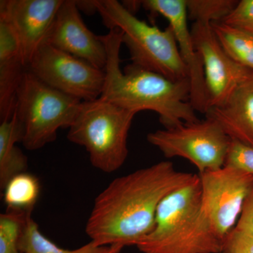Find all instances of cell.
Masks as SVG:
<instances>
[{
	"label": "cell",
	"instance_id": "1",
	"mask_svg": "<svg viewBox=\"0 0 253 253\" xmlns=\"http://www.w3.org/2000/svg\"><path fill=\"white\" fill-rule=\"evenodd\" d=\"M198 176L161 161L116 178L95 199L86 235L99 246H135L154 229L161 201Z\"/></svg>",
	"mask_w": 253,
	"mask_h": 253
},
{
	"label": "cell",
	"instance_id": "2",
	"mask_svg": "<svg viewBox=\"0 0 253 253\" xmlns=\"http://www.w3.org/2000/svg\"><path fill=\"white\" fill-rule=\"evenodd\" d=\"M100 38L106 45L107 63L99 99L136 113L154 111L165 129L200 121L190 103L189 80L171 81L132 63L121 71L122 32L115 28Z\"/></svg>",
	"mask_w": 253,
	"mask_h": 253
},
{
	"label": "cell",
	"instance_id": "3",
	"mask_svg": "<svg viewBox=\"0 0 253 253\" xmlns=\"http://www.w3.org/2000/svg\"><path fill=\"white\" fill-rule=\"evenodd\" d=\"M224 243L203 211L199 175L161 201L154 229L135 246L142 253H221Z\"/></svg>",
	"mask_w": 253,
	"mask_h": 253
},
{
	"label": "cell",
	"instance_id": "4",
	"mask_svg": "<svg viewBox=\"0 0 253 253\" xmlns=\"http://www.w3.org/2000/svg\"><path fill=\"white\" fill-rule=\"evenodd\" d=\"M96 12L109 30L123 33V44L131 63L173 81L189 80L175 36L170 26L161 30L139 19L117 0H93Z\"/></svg>",
	"mask_w": 253,
	"mask_h": 253
},
{
	"label": "cell",
	"instance_id": "5",
	"mask_svg": "<svg viewBox=\"0 0 253 253\" xmlns=\"http://www.w3.org/2000/svg\"><path fill=\"white\" fill-rule=\"evenodd\" d=\"M136 114L101 99L83 101L68 139L85 148L93 167L112 173L127 158L128 134Z\"/></svg>",
	"mask_w": 253,
	"mask_h": 253
},
{
	"label": "cell",
	"instance_id": "6",
	"mask_svg": "<svg viewBox=\"0 0 253 253\" xmlns=\"http://www.w3.org/2000/svg\"><path fill=\"white\" fill-rule=\"evenodd\" d=\"M83 101L55 89L26 70L16 95L15 113L23 130L22 144L36 151L56 140L61 128H70Z\"/></svg>",
	"mask_w": 253,
	"mask_h": 253
},
{
	"label": "cell",
	"instance_id": "7",
	"mask_svg": "<svg viewBox=\"0 0 253 253\" xmlns=\"http://www.w3.org/2000/svg\"><path fill=\"white\" fill-rule=\"evenodd\" d=\"M147 141L165 157L187 160L199 174L224 167L231 139L211 118L150 132Z\"/></svg>",
	"mask_w": 253,
	"mask_h": 253
},
{
	"label": "cell",
	"instance_id": "8",
	"mask_svg": "<svg viewBox=\"0 0 253 253\" xmlns=\"http://www.w3.org/2000/svg\"><path fill=\"white\" fill-rule=\"evenodd\" d=\"M27 70L47 85L82 101L99 99L104 89V71L46 43Z\"/></svg>",
	"mask_w": 253,
	"mask_h": 253
},
{
	"label": "cell",
	"instance_id": "9",
	"mask_svg": "<svg viewBox=\"0 0 253 253\" xmlns=\"http://www.w3.org/2000/svg\"><path fill=\"white\" fill-rule=\"evenodd\" d=\"M203 211L214 230L225 239L235 227L245 200L253 186V174L224 166L199 174Z\"/></svg>",
	"mask_w": 253,
	"mask_h": 253
},
{
	"label": "cell",
	"instance_id": "10",
	"mask_svg": "<svg viewBox=\"0 0 253 253\" xmlns=\"http://www.w3.org/2000/svg\"><path fill=\"white\" fill-rule=\"evenodd\" d=\"M191 32L204 64L208 111L222 104L253 71L231 59L218 41L211 24L194 23Z\"/></svg>",
	"mask_w": 253,
	"mask_h": 253
},
{
	"label": "cell",
	"instance_id": "11",
	"mask_svg": "<svg viewBox=\"0 0 253 253\" xmlns=\"http://www.w3.org/2000/svg\"><path fill=\"white\" fill-rule=\"evenodd\" d=\"M63 0H1L0 18L18 41L26 69L46 38Z\"/></svg>",
	"mask_w": 253,
	"mask_h": 253
},
{
	"label": "cell",
	"instance_id": "12",
	"mask_svg": "<svg viewBox=\"0 0 253 253\" xmlns=\"http://www.w3.org/2000/svg\"><path fill=\"white\" fill-rule=\"evenodd\" d=\"M141 6L151 14L166 18L175 36L181 58L188 71L190 103L196 111H207V93L204 64L195 47L191 29L188 26L186 0H144Z\"/></svg>",
	"mask_w": 253,
	"mask_h": 253
},
{
	"label": "cell",
	"instance_id": "13",
	"mask_svg": "<svg viewBox=\"0 0 253 253\" xmlns=\"http://www.w3.org/2000/svg\"><path fill=\"white\" fill-rule=\"evenodd\" d=\"M45 43L98 69L106 68V45L83 22L76 1L63 0Z\"/></svg>",
	"mask_w": 253,
	"mask_h": 253
},
{
	"label": "cell",
	"instance_id": "14",
	"mask_svg": "<svg viewBox=\"0 0 253 253\" xmlns=\"http://www.w3.org/2000/svg\"><path fill=\"white\" fill-rule=\"evenodd\" d=\"M205 115L217 122L231 140L253 149V73L222 104Z\"/></svg>",
	"mask_w": 253,
	"mask_h": 253
},
{
	"label": "cell",
	"instance_id": "15",
	"mask_svg": "<svg viewBox=\"0 0 253 253\" xmlns=\"http://www.w3.org/2000/svg\"><path fill=\"white\" fill-rule=\"evenodd\" d=\"M16 35L7 21L0 18V119H11L16 95L26 71Z\"/></svg>",
	"mask_w": 253,
	"mask_h": 253
},
{
	"label": "cell",
	"instance_id": "16",
	"mask_svg": "<svg viewBox=\"0 0 253 253\" xmlns=\"http://www.w3.org/2000/svg\"><path fill=\"white\" fill-rule=\"evenodd\" d=\"M22 126L14 112L10 120L0 125V187L4 189L8 181L21 173L27 172L28 158L16 143L22 142Z\"/></svg>",
	"mask_w": 253,
	"mask_h": 253
},
{
	"label": "cell",
	"instance_id": "17",
	"mask_svg": "<svg viewBox=\"0 0 253 253\" xmlns=\"http://www.w3.org/2000/svg\"><path fill=\"white\" fill-rule=\"evenodd\" d=\"M18 247L21 253H120L123 250L118 246H99L91 241L79 249H63L41 232L32 213L26 219Z\"/></svg>",
	"mask_w": 253,
	"mask_h": 253
},
{
	"label": "cell",
	"instance_id": "18",
	"mask_svg": "<svg viewBox=\"0 0 253 253\" xmlns=\"http://www.w3.org/2000/svg\"><path fill=\"white\" fill-rule=\"evenodd\" d=\"M211 27L231 59L253 71V33L222 22L211 23Z\"/></svg>",
	"mask_w": 253,
	"mask_h": 253
},
{
	"label": "cell",
	"instance_id": "19",
	"mask_svg": "<svg viewBox=\"0 0 253 253\" xmlns=\"http://www.w3.org/2000/svg\"><path fill=\"white\" fill-rule=\"evenodd\" d=\"M2 191L7 209L33 212L39 199L41 185L36 176L26 172L11 178Z\"/></svg>",
	"mask_w": 253,
	"mask_h": 253
},
{
	"label": "cell",
	"instance_id": "20",
	"mask_svg": "<svg viewBox=\"0 0 253 253\" xmlns=\"http://www.w3.org/2000/svg\"><path fill=\"white\" fill-rule=\"evenodd\" d=\"M189 20L211 24L221 22L234 9L235 0H186Z\"/></svg>",
	"mask_w": 253,
	"mask_h": 253
},
{
	"label": "cell",
	"instance_id": "21",
	"mask_svg": "<svg viewBox=\"0 0 253 253\" xmlns=\"http://www.w3.org/2000/svg\"><path fill=\"white\" fill-rule=\"evenodd\" d=\"M30 213L7 209L0 214V253H21L18 245Z\"/></svg>",
	"mask_w": 253,
	"mask_h": 253
},
{
	"label": "cell",
	"instance_id": "22",
	"mask_svg": "<svg viewBox=\"0 0 253 253\" xmlns=\"http://www.w3.org/2000/svg\"><path fill=\"white\" fill-rule=\"evenodd\" d=\"M221 22L253 33V0L238 1L234 9Z\"/></svg>",
	"mask_w": 253,
	"mask_h": 253
},
{
	"label": "cell",
	"instance_id": "23",
	"mask_svg": "<svg viewBox=\"0 0 253 253\" xmlns=\"http://www.w3.org/2000/svg\"><path fill=\"white\" fill-rule=\"evenodd\" d=\"M224 166L242 169L253 174V149L231 140Z\"/></svg>",
	"mask_w": 253,
	"mask_h": 253
},
{
	"label": "cell",
	"instance_id": "24",
	"mask_svg": "<svg viewBox=\"0 0 253 253\" xmlns=\"http://www.w3.org/2000/svg\"><path fill=\"white\" fill-rule=\"evenodd\" d=\"M224 253H253V239L232 229L224 239Z\"/></svg>",
	"mask_w": 253,
	"mask_h": 253
},
{
	"label": "cell",
	"instance_id": "25",
	"mask_svg": "<svg viewBox=\"0 0 253 253\" xmlns=\"http://www.w3.org/2000/svg\"><path fill=\"white\" fill-rule=\"evenodd\" d=\"M234 229L253 239V186L245 200L242 211Z\"/></svg>",
	"mask_w": 253,
	"mask_h": 253
},
{
	"label": "cell",
	"instance_id": "26",
	"mask_svg": "<svg viewBox=\"0 0 253 253\" xmlns=\"http://www.w3.org/2000/svg\"></svg>",
	"mask_w": 253,
	"mask_h": 253
}]
</instances>
